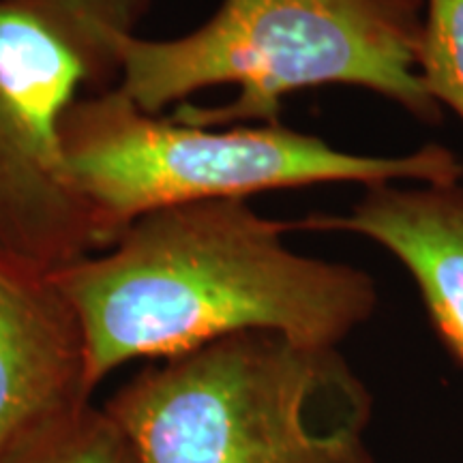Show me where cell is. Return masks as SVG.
<instances>
[{
  "label": "cell",
  "mask_w": 463,
  "mask_h": 463,
  "mask_svg": "<svg viewBox=\"0 0 463 463\" xmlns=\"http://www.w3.org/2000/svg\"><path fill=\"white\" fill-rule=\"evenodd\" d=\"M95 389L82 320L56 277L0 258V457Z\"/></svg>",
  "instance_id": "obj_6"
},
{
  "label": "cell",
  "mask_w": 463,
  "mask_h": 463,
  "mask_svg": "<svg viewBox=\"0 0 463 463\" xmlns=\"http://www.w3.org/2000/svg\"><path fill=\"white\" fill-rule=\"evenodd\" d=\"M0 463H136V457L103 405L89 403L28 433Z\"/></svg>",
  "instance_id": "obj_8"
},
{
  "label": "cell",
  "mask_w": 463,
  "mask_h": 463,
  "mask_svg": "<svg viewBox=\"0 0 463 463\" xmlns=\"http://www.w3.org/2000/svg\"><path fill=\"white\" fill-rule=\"evenodd\" d=\"M62 148L109 245L148 213L260 191L392 181L461 183L453 150L430 144L402 157L345 153L275 125L194 127L150 114L116 86L86 92L67 109ZM108 245V247H109Z\"/></svg>",
  "instance_id": "obj_4"
},
{
  "label": "cell",
  "mask_w": 463,
  "mask_h": 463,
  "mask_svg": "<svg viewBox=\"0 0 463 463\" xmlns=\"http://www.w3.org/2000/svg\"><path fill=\"white\" fill-rule=\"evenodd\" d=\"M292 230L245 198L194 202L136 219L56 273L82 320L95 384L127 363L239 333L337 347L372 317L375 283L354 266L292 251L283 241Z\"/></svg>",
  "instance_id": "obj_1"
},
{
  "label": "cell",
  "mask_w": 463,
  "mask_h": 463,
  "mask_svg": "<svg viewBox=\"0 0 463 463\" xmlns=\"http://www.w3.org/2000/svg\"><path fill=\"white\" fill-rule=\"evenodd\" d=\"M297 230L372 239L412 275L433 328L463 367V184L367 187L347 215H307Z\"/></svg>",
  "instance_id": "obj_7"
},
{
  "label": "cell",
  "mask_w": 463,
  "mask_h": 463,
  "mask_svg": "<svg viewBox=\"0 0 463 463\" xmlns=\"http://www.w3.org/2000/svg\"><path fill=\"white\" fill-rule=\"evenodd\" d=\"M153 0H0V258L56 275L109 245L62 148L67 109L116 86L114 33Z\"/></svg>",
  "instance_id": "obj_5"
},
{
  "label": "cell",
  "mask_w": 463,
  "mask_h": 463,
  "mask_svg": "<svg viewBox=\"0 0 463 463\" xmlns=\"http://www.w3.org/2000/svg\"><path fill=\"white\" fill-rule=\"evenodd\" d=\"M408 3H414V5H422V0H408Z\"/></svg>",
  "instance_id": "obj_10"
},
{
  "label": "cell",
  "mask_w": 463,
  "mask_h": 463,
  "mask_svg": "<svg viewBox=\"0 0 463 463\" xmlns=\"http://www.w3.org/2000/svg\"><path fill=\"white\" fill-rule=\"evenodd\" d=\"M419 75L431 99L463 120V0H427Z\"/></svg>",
  "instance_id": "obj_9"
},
{
  "label": "cell",
  "mask_w": 463,
  "mask_h": 463,
  "mask_svg": "<svg viewBox=\"0 0 463 463\" xmlns=\"http://www.w3.org/2000/svg\"><path fill=\"white\" fill-rule=\"evenodd\" d=\"M103 410L136 463H372V397L337 347L275 333L155 361Z\"/></svg>",
  "instance_id": "obj_3"
},
{
  "label": "cell",
  "mask_w": 463,
  "mask_h": 463,
  "mask_svg": "<svg viewBox=\"0 0 463 463\" xmlns=\"http://www.w3.org/2000/svg\"><path fill=\"white\" fill-rule=\"evenodd\" d=\"M420 5L408 0H222L183 37L114 33L116 89L150 114L194 127L279 123L281 103L347 84L422 123L442 109L419 75Z\"/></svg>",
  "instance_id": "obj_2"
}]
</instances>
